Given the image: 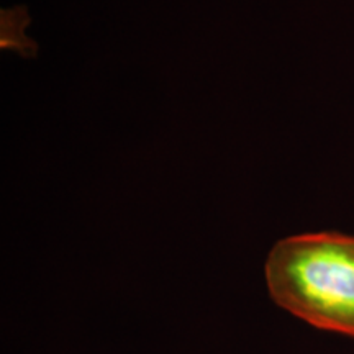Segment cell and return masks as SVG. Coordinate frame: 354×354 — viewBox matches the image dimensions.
<instances>
[{
    "label": "cell",
    "instance_id": "6da1fadb",
    "mask_svg": "<svg viewBox=\"0 0 354 354\" xmlns=\"http://www.w3.org/2000/svg\"><path fill=\"white\" fill-rule=\"evenodd\" d=\"M279 307L318 330L354 338V236L305 233L281 240L266 261Z\"/></svg>",
    "mask_w": 354,
    "mask_h": 354
},
{
    "label": "cell",
    "instance_id": "7a4b0ae2",
    "mask_svg": "<svg viewBox=\"0 0 354 354\" xmlns=\"http://www.w3.org/2000/svg\"><path fill=\"white\" fill-rule=\"evenodd\" d=\"M26 24H28V15L25 8L2 10V46L17 51L26 50L25 46L35 50V43L24 35Z\"/></svg>",
    "mask_w": 354,
    "mask_h": 354
}]
</instances>
